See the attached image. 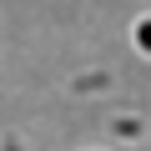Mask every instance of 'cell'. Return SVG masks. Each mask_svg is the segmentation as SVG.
Returning a JSON list of instances; mask_svg holds the SVG:
<instances>
[{
	"instance_id": "6da1fadb",
	"label": "cell",
	"mask_w": 151,
	"mask_h": 151,
	"mask_svg": "<svg viewBox=\"0 0 151 151\" xmlns=\"http://www.w3.org/2000/svg\"><path fill=\"white\" fill-rule=\"evenodd\" d=\"M131 35H136V50H141V55H151V15H146V20H136V30H131Z\"/></svg>"
}]
</instances>
